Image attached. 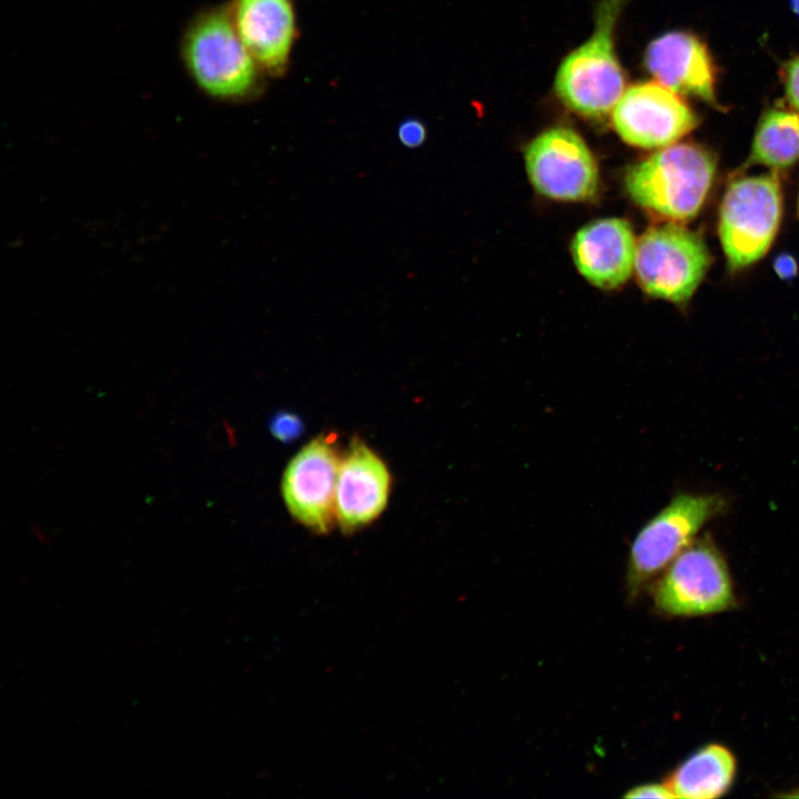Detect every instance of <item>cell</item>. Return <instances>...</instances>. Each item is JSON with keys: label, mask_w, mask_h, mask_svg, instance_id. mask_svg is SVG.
<instances>
[{"label": "cell", "mask_w": 799, "mask_h": 799, "mask_svg": "<svg viewBox=\"0 0 799 799\" xmlns=\"http://www.w3.org/2000/svg\"><path fill=\"white\" fill-rule=\"evenodd\" d=\"M645 63L660 84L677 94L715 102L711 60L696 37L676 31L655 39L647 48Z\"/></svg>", "instance_id": "14"}, {"label": "cell", "mask_w": 799, "mask_h": 799, "mask_svg": "<svg viewBox=\"0 0 799 799\" xmlns=\"http://www.w3.org/2000/svg\"><path fill=\"white\" fill-rule=\"evenodd\" d=\"M785 88L789 103L799 112V57L791 60L787 65Z\"/></svg>", "instance_id": "19"}, {"label": "cell", "mask_w": 799, "mask_h": 799, "mask_svg": "<svg viewBox=\"0 0 799 799\" xmlns=\"http://www.w3.org/2000/svg\"><path fill=\"white\" fill-rule=\"evenodd\" d=\"M269 431L277 441L290 444L303 434L304 423L301 416L293 412L279 411L271 416Z\"/></svg>", "instance_id": "17"}, {"label": "cell", "mask_w": 799, "mask_h": 799, "mask_svg": "<svg viewBox=\"0 0 799 799\" xmlns=\"http://www.w3.org/2000/svg\"><path fill=\"white\" fill-rule=\"evenodd\" d=\"M626 0H599L590 38L560 63L555 90L578 114L609 113L624 93L625 78L615 52V30Z\"/></svg>", "instance_id": "2"}, {"label": "cell", "mask_w": 799, "mask_h": 799, "mask_svg": "<svg viewBox=\"0 0 799 799\" xmlns=\"http://www.w3.org/2000/svg\"><path fill=\"white\" fill-rule=\"evenodd\" d=\"M666 569L655 590V604L661 611L695 617L736 605L727 563L709 536L695 540Z\"/></svg>", "instance_id": "7"}, {"label": "cell", "mask_w": 799, "mask_h": 799, "mask_svg": "<svg viewBox=\"0 0 799 799\" xmlns=\"http://www.w3.org/2000/svg\"><path fill=\"white\" fill-rule=\"evenodd\" d=\"M613 110L614 129L620 139L643 149L674 144L698 124L691 109L659 82L631 85Z\"/></svg>", "instance_id": "10"}, {"label": "cell", "mask_w": 799, "mask_h": 799, "mask_svg": "<svg viewBox=\"0 0 799 799\" xmlns=\"http://www.w3.org/2000/svg\"><path fill=\"white\" fill-rule=\"evenodd\" d=\"M790 8L799 17V0H790Z\"/></svg>", "instance_id": "22"}, {"label": "cell", "mask_w": 799, "mask_h": 799, "mask_svg": "<svg viewBox=\"0 0 799 799\" xmlns=\"http://www.w3.org/2000/svg\"><path fill=\"white\" fill-rule=\"evenodd\" d=\"M798 210H799V200H798Z\"/></svg>", "instance_id": "24"}, {"label": "cell", "mask_w": 799, "mask_h": 799, "mask_svg": "<svg viewBox=\"0 0 799 799\" xmlns=\"http://www.w3.org/2000/svg\"><path fill=\"white\" fill-rule=\"evenodd\" d=\"M625 797L628 798H675L667 783H647L630 789Z\"/></svg>", "instance_id": "20"}, {"label": "cell", "mask_w": 799, "mask_h": 799, "mask_svg": "<svg viewBox=\"0 0 799 799\" xmlns=\"http://www.w3.org/2000/svg\"><path fill=\"white\" fill-rule=\"evenodd\" d=\"M736 773L737 760L731 750L708 744L680 763L666 783L675 798L714 799L731 788Z\"/></svg>", "instance_id": "15"}, {"label": "cell", "mask_w": 799, "mask_h": 799, "mask_svg": "<svg viewBox=\"0 0 799 799\" xmlns=\"http://www.w3.org/2000/svg\"><path fill=\"white\" fill-rule=\"evenodd\" d=\"M525 166L534 189L564 202L593 199L599 186L596 160L583 138L565 127L550 128L525 149Z\"/></svg>", "instance_id": "8"}, {"label": "cell", "mask_w": 799, "mask_h": 799, "mask_svg": "<svg viewBox=\"0 0 799 799\" xmlns=\"http://www.w3.org/2000/svg\"><path fill=\"white\" fill-rule=\"evenodd\" d=\"M798 160L799 114L779 109L768 110L758 123L746 165L785 169Z\"/></svg>", "instance_id": "16"}, {"label": "cell", "mask_w": 799, "mask_h": 799, "mask_svg": "<svg viewBox=\"0 0 799 799\" xmlns=\"http://www.w3.org/2000/svg\"><path fill=\"white\" fill-rule=\"evenodd\" d=\"M336 435L320 434L289 462L282 477V496L291 516L316 534L331 532L342 455Z\"/></svg>", "instance_id": "9"}, {"label": "cell", "mask_w": 799, "mask_h": 799, "mask_svg": "<svg viewBox=\"0 0 799 799\" xmlns=\"http://www.w3.org/2000/svg\"><path fill=\"white\" fill-rule=\"evenodd\" d=\"M773 269L782 280L793 279L798 273L797 261L788 253H781L775 259Z\"/></svg>", "instance_id": "21"}, {"label": "cell", "mask_w": 799, "mask_h": 799, "mask_svg": "<svg viewBox=\"0 0 799 799\" xmlns=\"http://www.w3.org/2000/svg\"><path fill=\"white\" fill-rule=\"evenodd\" d=\"M726 507L719 494L679 493L635 536L628 559L631 591L667 568L690 546L700 529Z\"/></svg>", "instance_id": "5"}, {"label": "cell", "mask_w": 799, "mask_h": 799, "mask_svg": "<svg viewBox=\"0 0 799 799\" xmlns=\"http://www.w3.org/2000/svg\"><path fill=\"white\" fill-rule=\"evenodd\" d=\"M242 42L262 71L282 75L296 38L293 0H232L229 9Z\"/></svg>", "instance_id": "12"}, {"label": "cell", "mask_w": 799, "mask_h": 799, "mask_svg": "<svg viewBox=\"0 0 799 799\" xmlns=\"http://www.w3.org/2000/svg\"><path fill=\"white\" fill-rule=\"evenodd\" d=\"M709 265L710 254L701 236L678 224L653 226L637 242L634 269L637 282L657 299L686 302Z\"/></svg>", "instance_id": "6"}, {"label": "cell", "mask_w": 799, "mask_h": 799, "mask_svg": "<svg viewBox=\"0 0 799 799\" xmlns=\"http://www.w3.org/2000/svg\"><path fill=\"white\" fill-rule=\"evenodd\" d=\"M787 797L799 798V789L795 790L793 792L788 793Z\"/></svg>", "instance_id": "23"}, {"label": "cell", "mask_w": 799, "mask_h": 799, "mask_svg": "<svg viewBox=\"0 0 799 799\" xmlns=\"http://www.w3.org/2000/svg\"><path fill=\"white\" fill-rule=\"evenodd\" d=\"M781 209L776 172L729 184L720 205L719 236L731 270L749 266L767 253L780 224Z\"/></svg>", "instance_id": "4"}, {"label": "cell", "mask_w": 799, "mask_h": 799, "mask_svg": "<svg viewBox=\"0 0 799 799\" xmlns=\"http://www.w3.org/2000/svg\"><path fill=\"white\" fill-rule=\"evenodd\" d=\"M183 54L196 84L213 98L241 100L259 88L261 68L237 34L229 10H210L195 19Z\"/></svg>", "instance_id": "3"}, {"label": "cell", "mask_w": 799, "mask_h": 799, "mask_svg": "<svg viewBox=\"0 0 799 799\" xmlns=\"http://www.w3.org/2000/svg\"><path fill=\"white\" fill-rule=\"evenodd\" d=\"M427 130L418 119L409 118L397 127V138L402 145L408 149L419 148L426 140Z\"/></svg>", "instance_id": "18"}, {"label": "cell", "mask_w": 799, "mask_h": 799, "mask_svg": "<svg viewBox=\"0 0 799 799\" xmlns=\"http://www.w3.org/2000/svg\"><path fill=\"white\" fill-rule=\"evenodd\" d=\"M637 242L630 224L619 218L593 221L574 235L570 252L578 272L603 290L625 284L635 269Z\"/></svg>", "instance_id": "13"}, {"label": "cell", "mask_w": 799, "mask_h": 799, "mask_svg": "<svg viewBox=\"0 0 799 799\" xmlns=\"http://www.w3.org/2000/svg\"><path fill=\"white\" fill-rule=\"evenodd\" d=\"M391 483L385 462L365 442L353 437L342 455L335 495V518L344 534L361 529L383 513Z\"/></svg>", "instance_id": "11"}, {"label": "cell", "mask_w": 799, "mask_h": 799, "mask_svg": "<svg viewBox=\"0 0 799 799\" xmlns=\"http://www.w3.org/2000/svg\"><path fill=\"white\" fill-rule=\"evenodd\" d=\"M705 148L674 143L631 165L625 188L640 208L669 221H687L702 208L716 174Z\"/></svg>", "instance_id": "1"}]
</instances>
